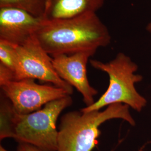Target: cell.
Segmentation results:
<instances>
[{
	"label": "cell",
	"mask_w": 151,
	"mask_h": 151,
	"mask_svg": "<svg viewBox=\"0 0 151 151\" xmlns=\"http://www.w3.org/2000/svg\"><path fill=\"white\" fill-rule=\"evenodd\" d=\"M72 102V98L68 95L47 104L36 111L22 114L16 112L8 99L1 95V140L11 138L43 151H58L57 122L61 113Z\"/></svg>",
	"instance_id": "6da1fadb"
},
{
	"label": "cell",
	"mask_w": 151,
	"mask_h": 151,
	"mask_svg": "<svg viewBox=\"0 0 151 151\" xmlns=\"http://www.w3.org/2000/svg\"><path fill=\"white\" fill-rule=\"evenodd\" d=\"M35 37L52 57L82 52L96 53L99 48L106 47L111 42L108 28L96 13L63 20H45Z\"/></svg>",
	"instance_id": "7a4b0ae2"
},
{
	"label": "cell",
	"mask_w": 151,
	"mask_h": 151,
	"mask_svg": "<svg viewBox=\"0 0 151 151\" xmlns=\"http://www.w3.org/2000/svg\"><path fill=\"white\" fill-rule=\"evenodd\" d=\"M121 119L132 126L135 120L129 106L121 103L111 104L103 111H72L61 119L58 134L57 151H92L101 134L99 127L109 120Z\"/></svg>",
	"instance_id": "3957f363"
},
{
	"label": "cell",
	"mask_w": 151,
	"mask_h": 151,
	"mask_svg": "<svg viewBox=\"0 0 151 151\" xmlns=\"http://www.w3.org/2000/svg\"><path fill=\"white\" fill-rule=\"evenodd\" d=\"M92 66L106 72L109 77L107 90L96 102L81 109L83 112L100 110L111 104L121 103L140 112L147 104L146 99L137 92L135 83L142 80L143 77L135 75L138 65L128 56L119 53L114 60L106 63L91 60Z\"/></svg>",
	"instance_id": "277c9868"
},
{
	"label": "cell",
	"mask_w": 151,
	"mask_h": 151,
	"mask_svg": "<svg viewBox=\"0 0 151 151\" xmlns=\"http://www.w3.org/2000/svg\"><path fill=\"white\" fill-rule=\"evenodd\" d=\"M15 80L32 78L49 82L63 88L71 95L73 87L61 79L54 69L52 58L43 48L35 35L16 46Z\"/></svg>",
	"instance_id": "5b68a950"
},
{
	"label": "cell",
	"mask_w": 151,
	"mask_h": 151,
	"mask_svg": "<svg viewBox=\"0 0 151 151\" xmlns=\"http://www.w3.org/2000/svg\"><path fill=\"white\" fill-rule=\"evenodd\" d=\"M0 86L15 110L22 114L32 113L48 103L70 95L63 88L38 84L32 78L9 81Z\"/></svg>",
	"instance_id": "8992f818"
},
{
	"label": "cell",
	"mask_w": 151,
	"mask_h": 151,
	"mask_svg": "<svg viewBox=\"0 0 151 151\" xmlns=\"http://www.w3.org/2000/svg\"><path fill=\"white\" fill-rule=\"evenodd\" d=\"M95 53L82 52L75 54H60L52 57V63L60 78L74 87L83 97L86 107L95 103L98 91L92 87L87 76V65Z\"/></svg>",
	"instance_id": "52a82bcc"
},
{
	"label": "cell",
	"mask_w": 151,
	"mask_h": 151,
	"mask_svg": "<svg viewBox=\"0 0 151 151\" xmlns=\"http://www.w3.org/2000/svg\"><path fill=\"white\" fill-rule=\"evenodd\" d=\"M45 21L21 9L0 7V40L20 45L35 35Z\"/></svg>",
	"instance_id": "ba28073f"
},
{
	"label": "cell",
	"mask_w": 151,
	"mask_h": 151,
	"mask_svg": "<svg viewBox=\"0 0 151 151\" xmlns=\"http://www.w3.org/2000/svg\"><path fill=\"white\" fill-rule=\"evenodd\" d=\"M44 19L47 21L63 20L87 14L96 13L105 0H45Z\"/></svg>",
	"instance_id": "9c48e42d"
},
{
	"label": "cell",
	"mask_w": 151,
	"mask_h": 151,
	"mask_svg": "<svg viewBox=\"0 0 151 151\" xmlns=\"http://www.w3.org/2000/svg\"><path fill=\"white\" fill-rule=\"evenodd\" d=\"M45 7V0H0V7L16 8L38 17H43Z\"/></svg>",
	"instance_id": "30bf717a"
},
{
	"label": "cell",
	"mask_w": 151,
	"mask_h": 151,
	"mask_svg": "<svg viewBox=\"0 0 151 151\" xmlns=\"http://www.w3.org/2000/svg\"><path fill=\"white\" fill-rule=\"evenodd\" d=\"M16 46L3 40H0V64L12 70L15 77L17 54Z\"/></svg>",
	"instance_id": "8fae6325"
},
{
	"label": "cell",
	"mask_w": 151,
	"mask_h": 151,
	"mask_svg": "<svg viewBox=\"0 0 151 151\" xmlns=\"http://www.w3.org/2000/svg\"><path fill=\"white\" fill-rule=\"evenodd\" d=\"M17 151H43L35 146L25 143H19Z\"/></svg>",
	"instance_id": "7c38bea8"
},
{
	"label": "cell",
	"mask_w": 151,
	"mask_h": 151,
	"mask_svg": "<svg viewBox=\"0 0 151 151\" xmlns=\"http://www.w3.org/2000/svg\"><path fill=\"white\" fill-rule=\"evenodd\" d=\"M147 31L151 34V22L147 25Z\"/></svg>",
	"instance_id": "4fadbf2b"
},
{
	"label": "cell",
	"mask_w": 151,
	"mask_h": 151,
	"mask_svg": "<svg viewBox=\"0 0 151 151\" xmlns=\"http://www.w3.org/2000/svg\"><path fill=\"white\" fill-rule=\"evenodd\" d=\"M0 151H8L5 149L2 146H0Z\"/></svg>",
	"instance_id": "5bb4252c"
}]
</instances>
